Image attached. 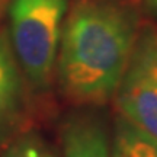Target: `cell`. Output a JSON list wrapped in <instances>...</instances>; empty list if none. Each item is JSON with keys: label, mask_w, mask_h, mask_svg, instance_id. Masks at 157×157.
<instances>
[{"label": "cell", "mask_w": 157, "mask_h": 157, "mask_svg": "<svg viewBox=\"0 0 157 157\" xmlns=\"http://www.w3.org/2000/svg\"><path fill=\"white\" fill-rule=\"evenodd\" d=\"M121 117L157 140V29H140L113 96Z\"/></svg>", "instance_id": "3"}, {"label": "cell", "mask_w": 157, "mask_h": 157, "mask_svg": "<svg viewBox=\"0 0 157 157\" xmlns=\"http://www.w3.org/2000/svg\"><path fill=\"white\" fill-rule=\"evenodd\" d=\"M26 117V80L9 38L0 34V146L22 132Z\"/></svg>", "instance_id": "4"}, {"label": "cell", "mask_w": 157, "mask_h": 157, "mask_svg": "<svg viewBox=\"0 0 157 157\" xmlns=\"http://www.w3.org/2000/svg\"><path fill=\"white\" fill-rule=\"evenodd\" d=\"M134 10L108 0H80L67 13L56 74L68 101L101 106L112 101L138 36Z\"/></svg>", "instance_id": "1"}, {"label": "cell", "mask_w": 157, "mask_h": 157, "mask_svg": "<svg viewBox=\"0 0 157 157\" xmlns=\"http://www.w3.org/2000/svg\"><path fill=\"white\" fill-rule=\"evenodd\" d=\"M67 9L68 0L10 2L9 42L26 84L34 90H47L56 76Z\"/></svg>", "instance_id": "2"}, {"label": "cell", "mask_w": 157, "mask_h": 157, "mask_svg": "<svg viewBox=\"0 0 157 157\" xmlns=\"http://www.w3.org/2000/svg\"><path fill=\"white\" fill-rule=\"evenodd\" d=\"M60 137L61 157H112L111 129L96 111L83 109L67 115Z\"/></svg>", "instance_id": "5"}, {"label": "cell", "mask_w": 157, "mask_h": 157, "mask_svg": "<svg viewBox=\"0 0 157 157\" xmlns=\"http://www.w3.org/2000/svg\"><path fill=\"white\" fill-rule=\"evenodd\" d=\"M112 157H157V140L118 113L111 129Z\"/></svg>", "instance_id": "6"}, {"label": "cell", "mask_w": 157, "mask_h": 157, "mask_svg": "<svg viewBox=\"0 0 157 157\" xmlns=\"http://www.w3.org/2000/svg\"><path fill=\"white\" fill-rule=\"evenodd\" d=\"M2 6H3V0H0V10H2Z\"/></svg>", "instance_id": "9"}, {"label": "cell", "mask_w": 157, "mask_h": 157, "mask_svg": "<svg viewBox=\"0 0 157 157\" xmlns=\"http://www.w3.org/2000/svg\"><path fill=\"white\" fill-rule=\"evenodd\" d=\"M143 5L151 16L157 17V0H143Z\"/></svg>", "instance_id": "8"}, {"label": "cell", "mask_w": 157, "mask_h": 157, "mask_svg": "<svg viewBox=\"0 0 157 157\" xmlns=\"http://www.w3.org/2000/svg\"><path fill=\"white\" fill-rule=\"evenodd\" d=\"M3 157H58L54 148L34 131L19 132L6 144Z\"/></svg>", "instance_id": "7"}]
</instances>
